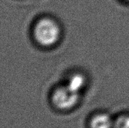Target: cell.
I'll use <instances>...</instances> for the list:
<instances>
[{
	"label": "cell",
	"instance_id": "277c9868",
	"mask_svg": "<svg viewBox=\"0 0 129 128\" xmlns=\"http://www.w3.org/2000/svg\"><path fill=\"white\" fill-rule=\"evenodd\" d=\"M84 78L81 75H73L69 81H68V84L67 85L72 88L73 90H74L76 92H79V90L83 87L84 85Z\"/></svg>",
	"mask_w": 129,
	"mask_h": 128
},
{
	"label": "cell",
	"instance_id": "7a4b0ae2",
	"mask_svg": "<svg viewBox=\"0 0 129 128\" xmlns=\"http://www.w3.org/2000/svg\"><path fill=\"white\" fill-rule=\"evenodd\" d=\"M78 98L79 92L75 91L67 84L55 90L52 96V101L57 108L67 109L76 103Z\"/></svg>",
	"mask_w": 129,
	"mask_h": 128
},
{
	"label": "cell",
	"instance_id": "3957f363",
	"mask_svg": "<svg viewBox=\"0 0 129 128\" xmlns=\"http://www.w3.org/2000/svg\"><path fill=\"white\" fill-rule=\"evenodd\" d=\"M111 118L105 115L100 114L93 118L91 122V128H111L112 127Z\"/></svg>",
	"mask_w": 129,
	"mask_h": 128
},
{
	"label": "cell",
	"instance_id": "5b68a950",
	"mask_svg": "<svg viewBox=\"0 0 129 128\" xmlns=\"http://www.w3.org/2000/svg\"><path fill=\"white\" fill-rule=\"evenodd\" d=\"M115 128H129V115L119 117L116 121Z\"/></svg>",
	"mask_w": 129,
	"mask_h": 128
},
{
	"label": "cell",
	"instance_id": "6da1fadb",
	"mask_svg": "<svg viewBox=\"0 0 129 128\" xmlns=\"http://www.w3.org/2000/svg\"><path fill=\"white\" fill-rule=\"evenodd\" d=\"M34 36L40 45L44 46L54 45L60 37L59 26L51 19L43 18L36 24Z\"/></svg>",
	"mask_w": 129,
	"mask_h": 128
}]
</instances>
